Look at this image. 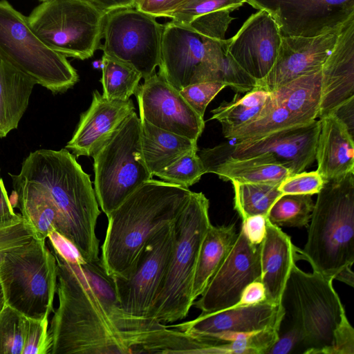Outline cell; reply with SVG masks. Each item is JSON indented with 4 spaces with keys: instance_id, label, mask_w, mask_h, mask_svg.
<instances>
[{
    "instance_id": "1",
    "label": "cell",
    "mask_w": 354,
    "mask_h": 354,
    "mask_svg": "<svg viewBox=\"0 0 354 354\" xmlns=\"http://www.w3.org/2000/svg\"><path fill=\"white\" fill-rule=\"evenodd\" d=\"M52 251L57 263L58 306L48 328L50 354H131L129 337L113 320L80 264Z\"/></svg>"
},
{
    "instance_id": "2",
    "label": "cell",
    "mask_w": 354,
    "mask_h": 354,
    "mask_svg": "<svg viewBox=\"0 0 354 354\" xmlns=\"http://www.w3.org/2000/svg\"><path fill=\"white\" fill-rule=\"evenodd\" d=\"M18 175L39 187L58 215L57 232L78 250L86 262H97L100 241L96 235L101 213L88 174L66 148L38 149L22 162Z\"/></svg>"
},
{
    "instance_id": "3",
    "label": "cell",
    "mask_w": 354,
    "mask_h": 354,
    "mask_svg": "<svg viewBox=\"0 0 354 354\" xmlns=\"http://www.w3.org/2000/svg\"><path fill=\"white\" fill-rule=\"evenodd\" d=\"M192 192L151 178L107 215L100 258L106 274L111 277L125 274L152 234L174 221Z\"/></svg>"
},
{
    "instance_id": "4",
    "label": "cell",
    "mask_w": 354,
    "mask_h": 354,
    "mask_svg": "<svg viewBox=\"0 0 354 354\" xmlns=\"http://www.w3.org/2000/svg\"><path fill=\"white\" fill-rule=\"evenodd\" d=\"M317 194L299 257L313 271L334 280L354 263V172L326 181Z\"/></svg>"
},
{
    "instance_id": "5",
    "label": "cell",
    "mask_w": 354,
    "mask_h": 354,
    "mask_svg": "<svg viewBox=\"0 0 354 354\" xmlns=\"http://www.w3.org/2000/svg\"><path fill=\"white\" fill-rule=\"evenodd\" d=\"M209 202L192 192L173 222V243L151 318L162 324L185 319L193 306L192 285L202 242L212 225Z\"/></svg>"
},
{
    "instance_id": "6",
    "label": "cell",
    "mask_w": 354,
    "mask_h": 354,
    "mask_svg": "<svg viewBox=\"0 0 354 354\" xmlns=\"http://www.w3.org/2000/svg\"><path fill=\"white\" fill-rule=\"evenodd\" d=\"M333 281L296 264L291 269L281 304L290 324L302 333L304 354H330L335 333L348 319Z\"/></svg>"
},
{
    "instance_id": "7",
    "label": "cell",
    "mask_w": 354,
    "mask_h": 354,
    "mask_svg": "<svg viewBox=\"0 0 354 354\" xmlns=\"http://www.w3.org/2000/svg\"><path fill=\"white\" fill-rule=\"evenodd\" d=\"M6 304L32 319L49 317L57 293V263L46 239L30 242L6 254L0 264Z\"/></svg>"
},
{
    "instance_id": "8",
    "label": "cell",
    "mask_w": 354,
    "mask_h": 354,
    "mask_svg": "<svg viewBox=\"0 0 354 354\" xmlns=\"http://www.w3.org/2000/svg\"><path fill=\"white\" fill-rule=\"evenodd\" d=\"M0 55L53 93H64L79 80L66 57L48 46L7 0H0Z\"/></svg>"
},
{
    "instance_id": "9",
    "label": "cell",
    "mask_w": 354,
    "mask_h": 354,
    "mask_svg": "<svg viewBox=\"0 0 354 354\" xmlns=\"http://www.w3.org/2000/svg\"><path fill=\"white\" fill-rule=\"evenodd\" d=\"M92 157L94 191L106 216L153 178L142 157L140 120L135 111Z\"/></svg>"
},
{
    "instance_id": "10",
    "label": "cell",
    "mask_w": 354,
    "mask_h": 354,
    "mask_svg": "<svg viewBox=\"0 0 354 354\" xmlns=\"http://www.w3.org/2000/svg\"><path fill=\"white\" fill-rule=\"evenodd\" d=\"M106 14L88 0H48L26 17L31 29L50 48L84 60L100 49Z\"/></svg>"
},
{
    "instance_id": "11",
    "label": "cell",
    "mask_w": 354,
    "mask_h": 354,
    "mask_svg": "<svg viewBox=\"0 0 354 354\" xmlns=\"http://www.w3.org/2000/svg\"><path fill=\"white\" fill-rule=\"evenodd\" d=\"M163 28L156 17L135 7L111 10L105 15L100 49L131 66L145 80L159 66Z\"/></svg>"
},
{
    "instance_id": "12",
    "label": "cell",
    "mask_w": 354,
    "mask_h": 354,
    "mask_svg": "<svg viewBox=\"0 0 354 354\" xmlns=\"http://www.w3.org/2000/svg\"><path fill=\"white\" fill-rule=\"evenodd\" d=\"M172 223L156 230L128 271L112 277L121 310L138 319H150L165 274L173 243Z\"/></svg>"
},
{
    "instance_id": "13",
    "label": "cell",
    "mask_w": 354,
    "mask_h": 354,
    "mask_svg": "<svg viewBox=\"0 0 354 354\" xmlns=\"http://www.w3.org/2000/svg\"><path fill=\"white\" fill-rule=\"evenodd\" d=\"M267 11L282 36L312 37L339 30L354 17V0H247Z\"/></svg>"
},
{
    "instance_id": "14",
    "label": "cell",
    "mask_w": 354,
    "mask_h": 354,
    "mask_svg": "<svg viewBox=\"0 0 354 354\" xmlns=\"http://www.w3.org/2000/svg\"><path fill=\"white\" fill-rule=\"evenodd\" d=\"M214 40L187 26L164 24L158 75L178 91L205 82Z\"/></svg>"
},
{
    "instance_id": "15",
    "label": "cell",
    "mask_w": 354,
    "mask_h": 354,
    "mask_svg": "<svg viewBox=\"0 0 354 354\" xmlns=\"http://www.w3.org/2000/svg\"><path fill=\"white\" fill-rule=\"evenodd\" d=\"M260 245L252 244L241 228L236 240L221 267L193 306L203 314L233 307L244 288L260 280Z\"/></svg>"
},
{
    "instance_id": "16",
    "label": "cell",
    "mask_w": 354,
    "mask_h": 354,
    "mask_svg": "<svg viewBox=\"0 0 354 354\" xmlns=\"http://www.w3.org/2000/svg\"><path fill=\"white\" fill-rule=\"evenodd\" d=\"M140 118L153 125L197 141L204 128L201 117L180 91L154 73L138 86L136 92Z\"/></svg>"
},
{
    "instance_id": "17",
    "label": "cell",
    "mask_w": 354,
    "mask_h": 354,
    "mask_svg": "<svg viewBox=\"0 0 354 354\" xmlns=\"http://www.w3.org/2000/svg\"><path fill=\"white\" fill-rule=\"evenodd\" d=\"M319 130V120H314L259 138L236 141L227 158L243 159L267 154L292 174L299 173L315 160Z\"/></svg>"
},
{
    "instance_id": "18",
    "label": "cell",
    "mask_w": 354,
    "mask_h": 354,
    "mask_svg": "<svg viewBox=\"0 0 354 354\" xmlns=\"http://www.w3.org/2000/svg\"><path fill=\"white\" fill-rule=\"evenodd\" d=\"M282 35L272 16L264 10L251 15L238 32L225 39L227 53L258 83L272 68Z\"/></svg>"
},
{
    "instance_id": "19",
    "label": "cell",
    "mask_w": 354,
    "mask_h": 354,
    "mask_svg": "<svg viewBox=\"0 0 354 354\" xmlns=\"http://www.w3.org/2000/svg\"><path fill=\"white\" fill-rule=\"evenodd\" d=\"M281 304L262 303L233 306L213 313H201L188 322L169 326L196 338L216 344L215 336L225 333H248L281 324L284 317Z\"/></svg>"
},
{
    "instance_id": "20",
    "label": "cell",
    "mask_w": 354,
    "mask_h": 354,
    "mask_svg": "<svg viewBox=\"0 0 354 354\" xmlns=\"http://www.w3.org/2000/svg\"><path fill=\"white\" fill-rule=\"evenodd\" d=\"M340 29L312 37L282 36L272 68L257 85L271 92L301 75L320 69Z\"/></svg>"
},
{
    "instance_id": "21",
    "label": "cell",
    "mask_w": 354,
    "mask_h": 354,
    "mask_svg": "<svg viewBox=\"0 0 354 354\" xmlns=\"http://www.w3.org/2000/svg\"><path fill=\"white\" fill-rule=\"evenodd\" d=\"M321 83L319 119L354 98V17L342 26L322 64Z\"/></svg>"
},
{
    "instance_id": "22",
    "label": "cell",
    "mask_w": 354,
    "mask_h": 354,
    "mask_svg": "<svg viewBox=\"0 0 354 354\" xmlns=\"http://www.w3.org/2000/svg\"><path fill=\"white\" fill-rule=\"evenodd\" d=\"M135 110L131 99H106L97 90L93 93L89 108L83 112L72 138L66 145L76 157L93 155L106 142Z\"/></svg>"
},
{
    "instance_id": "23",
    "label": "cell",
    "mask_w": 354,
    "mask_h": 354,
    "mask_svg": "<svg viewBox=\"0 0 354 354\" xmlns=\"http://www.w3.org/2000/svg\"><path fill=\"white\" fill-rule=\"evenodd\" d=\"M290 237L267 218L266 234L260 244L261 281L267 301L280 305L291 269L299 258Z\"/></svg>"
},
{
    "instance_id": "24",
    "label": "cell",
    "mask_w": 354,
    "mask_h": 354,
    "mask_svg": "<svg viewBox=\"0 0 354 354\" xmlns=\"http://www.w3.org/2000/svg\"><path fill=\"white\" fill-rule=\"evenodd\" d=\"M317 142V171L326 181L354 172L353 135L334 113L319 118Z\"/></svg>"
},
{
    "instance_id": "25",
    "label": "cell",
    "mask_w": 354,
    "mask_h": 354,
    "mask_svg": "<svg viewBox=\"0 0 354 354\" xmlns=\"http://www.w3.org/2000/svg\"><path fill=\"white\" fill-rule=\"evenodd\" d=\"M36 83L0 55V138L17 129Z\"/></svg>"
},
{
    "instance_id": "26",
    "label": "cell",
    "mask_w": 354,
    "mask_h": 354,
    "mask_svg": "<svg viewBox=\"0 0 354 354\" xmlns=\"http://www.w3.org/2000/svg\"><path fill=\"white\" fill-rule=\"evenodd\" d=\"M140 120L142 157L153 176L187 151L198 149L197 141L160 129L145 119Z\"/></svg>"
},
{
    "instance_id": "27",
    "label": "cell",
    "mask_w": 354,
    "mask_h": 354,
    "mask_svg": "<svg viewBox=\"0 0 354 354\" xmlns=\"http://www.w3.org/2000/svg\"><path fill=\"white\" fill-rule=\"evenodd\" d=\"M237 236L234 224L209 226L201 244L194 273L192 292L194 301L203 294L224 262Z\"/></svg>"
},
{
    "instance_id": "28",
    "label": "cell",
    "mask_w": 354,
    "mask_h": 354,
    "mask_svg": "<svg viewBox=\"0 0 354 354\" xmlns=\"http://www.w3.org/2000/svg\"><path fill=\"white\" fill-rule=\"evenodd\" d=\"M207 173H214L224 181L242 183H281L292 174L288 167L270 162L263 156L248 158L225 159L204 165Z\"/></svg>"
},
{
    "instance_id": "29",
    "label": "cell",
    "mask_w": 354,
    "mask_h": 354,
    "mask_svg": "<svg viewBox=\"0 0 354 354\" xmlns=\"http://www.w3.org/2000/svg\"><path fill=\"white\" fill-rule=\"evenodd\" d=\"M321 68L301 75L271 91L278 105L304 123L318 118L321 102Z\"/></svg>"
},
{
    "instance_id": "30",
    "label": "cell",
    "mask_w": 354,
    "mask_h": 354,
    "mask_svg": "<svg viewBox=\"0 0 354 354\" xmlns=\"http://www.w3.org/2000/svg\"><path fill=\"white\" fill-rule=\"evenodd\" d=\"M276 106L272 93L257 85L242 97L236 94L230 102H223L211 112L209 120H216L222 129L252 121L271 111Z\"/></svg>"
},
{
    "instance_id": "31",
    "label": "cell",
    "mask_w": 354,
    "mask_h": 354,
    "mask_svg": "<svg viewBox=\"0 0 354 354\" xmlns=\"http://www.w3.org/2000/svg\"><path fill=\"white\" fill-rule=\"evenodd\" d=\"M184 332L161 324L147 333L134 353L209 354L214 345Z\"/></svg>"
},
{
    "instance_id": "32",
    "label": "cell",
    "mask_w": 354,
    "mask_h": 354,
    "mask_svg": "<svg viewBox=\"0 0 354 354\" xmlns=\"http://www.w3.org/2000/svg\"><path fill=\"white\" fill-rule=\"evenodd\" d=\"M225 41H215L206 74V82L217 81L237 93L251 91L258 82L243 70L227 53Z\"/></svg>"
},
{
    "instance_id": "33",
    "label": "cell",
    "mask_w": 354,
    "mask_h": 354,
    "mask_svg": "<svg viewBox=\"0 0 354 354\" xmlns=\"http://www.w3.org/2000/svg\"><path fill=\"white\" fill-rule=\"evenodd\" d=\"M100 82L102 95L110 101H127L136 94L141 74L131 66L103 55Z\"/></svg>"
},
{
    "instance_id": "34",
    "label": "cell",
    "mask_w": 354,
    "mask_h": 354,
    "mask_svg": "<svg viewBox=\"0 0 354 354\" xmlns=\"http://www.w3.org/2000/svg\"><path fill=\"white\" fill-rule=\"evenodd\" d=\"M304 124L306 123L292 115L286 107L276 104L275 107L267 114L239 126L223 129L222 131L225 138L241 141L259 138Z\"/></svg>"
},
{
    "instance_id": "35",
    "label": "cell",
    "mask_w": 354,
    "mask_h": 354,
    "mask_svg": "<svg viewBox=\"0 0 354 354\" xmlns=\"http://www.w3.org/2000/svg\"><path fill=\"white\" fill-rule=\"evenodd\" d=\"M234 192V209L242 220L267 214L274 203L282 195L279 183H242L232 182Z\"/></svg>"
},
{
    "instance_id": "36",
    "label": "cell",
    "mask_w": 354,
    "mask_h": 354,
    "mask_svg": "<svg viewBox=\"0 0 354 354\" xmlns=\"http://www.w3.org/2000/svg\"><path fill=\"white\" fill-rule=\"evenodd\" d=\"M314 203L309 194L281 195L272 205L267 218L278 227H306L310 221Z\"/></svg>"
},
{
    "instance_id": "37",
    "label": "cell",
    "mask_w": 354,
    "mask_h": 354,
    "mask_svg": "<svg viewBox=\"0 0 354 354\" xmlns=\"http://www.w3.org/2000/svg\"><path fill=\"white\" fill-rule=\"evenodd\" d=\"M32 318L6 304L0 312V354H23Z\"/></svg>"
},
{
    "instance_id": "38",
    "label": "cell",
    "mask_w": 354,
    "mask_h": 354,
    "mask_svg": "<svg viewBox=\"0 0 354 354\" xmlns=\"http://www.w3.org/2000/svg\"><path fill=\"white\" fill-rule=\"evenodd\" d=\"M197 152L198 149L187 151L155 176L164 182L189 188L198 183L202 176L206 174L202 160Z\"/></svg>"
},
{
    "instance_id": "39",
    "label": "cell",
    "mask_w": 354,
    "mask_h": 354,
    "mask_svg": "<svg viewBox=\"0 0 354 354\" xmlns=\"http://www.w3.org/2000/svg\"><path fill=\"white\" fill-rule=\"evenodd\" d=\"M247 0H187L166 18L171 21L187 26L195 18L221 9L234 10L241 7Z\"/></svg>"
},
{
    "instance_id": "40",
    "label": "cell",
    "mask_w": 354,
    "mask_h": 354,
    "mask_svg": "<svg viewBox=\"0 0 354 354\" xmlns=\"http://www.w3.org/2000/svg\"><path fill=\"white\" fill-rule=\"evenodd\" d=\"M233 10L221 9L201 15L188 25L198 33L216 41L225 39L226 31L234 20L230 14Z\"/></svg>"
},
{
    "instance_id": "41",
    "label": "cell",
    "mask_w": 354,
    "mask_h": 354,
    "mask_svg": "<svg viewBox=\"0 0 354 354\" xmlns=\"http://www.w3.org/2000/svg\"><path fill=\"white\" fill-rule=\"evenodd\" d=\"M226 86L221 82H203L189 85L179 91L189 106L204 118L207 105Z\"/></svg>"
},
{
    "instance_id": "42",
    "label": "cell",
    "mask_w": 354,
    "mask_h": 354,
    "mask_svg": "<svg viewBox=\"0 0 354 354\" xmlns=\"http://www.w3.org/2000/svg\"><path fill=\"white\" fill-rule=\"evenodd\" d=\"M326 181L315 171H301L291 174L279 184L278 189L284 194H317L323 187Z\"/></svg>"
},
{
    "instance_id": "43",
    "label": "cell",
    "mask_w": 354,
    "mask_h": 354,
    "mask_svg": "<svg viewBox=\"0 0 354 354\" xmlns=\"http://www.w3.org/2000/svg\"><path fill=\"white\" fill-rule=\"evenodd\" d=\"M35 233L24 218L0 227V264L8 252L30 242ZM37 238V237H36Z\"/></svg>"
},
{
    "instance_id": "44",
    "label": "cell",
    "mask_w": 354,
    "mask_h": 354,
    "mask_svg": "<svg viewBox=\"0 0 354 354\" xmlns=\"http://www.w3.org/2000/svg\"><path fill=\"white\" fill-rule=\"evenodd\" d=\"M294 352L304 353V337L297 327L289 324L284 330L279 329L277 341L266 354H288Z\"/></svg>"
},
{
    "instance_id": "45",
    "label": "cell",
    "mask_w": 354,
    "mask_h": 354,
    "mask_svg": "<svg viewBox=\"0 0 354 354\" xmlns=\"http://www.w3.org/2000/svg\"><path fill=\"white\" fill-rule=\"evenodd\" d=\"M187 0H138L135 8L155 17H166Z\"/></svg>"
},
{
    "instance_id": "46",
    "label": "cell",
    "mask_w": 354,
    "mask_h": 354,
    "mask_svg": "<svg viewBox=\"0 0 354 354\" xmlns=\"http://www.w3.org/2000/svg\"><path fill=\"white\" fill-rule=\"evenodd\" d=\"M47 238L50 242L52 250L66 261L79 264L85 262L76 247L57 231L50 232Z\"/></svg>"
},
{
    "instance_id": "47",
    "label": "cell",
    "mask_w": 354,
    "mask_h": 354,
    "mask_svg": "<svg viewBox=\"0 0 354 354\" xmlns=\"http://www.w3.org/2000/svg\"><path fill=\"white\" fill-rule=\"evenodd\" d=\"M267 217L262 214L250 216L242 220L241 229L249 241L259 245L266 234Z\"/></svg>"
},
{
    "instance_id": "48",
    "label": "cell",
    "mask_w": 354,
    "mask_h": 354,
    "mask_svg": "<svg viewBox=\"0 0 354 354\" xmlns=\"http://www.w3.org/2000/svg\"><path fill=\"white\" fill-rule=\"evenodd\" d=\"M330 354H354V330L348 319L335 333Z\"/></svg>"
},
{
    "instance_id": "49",
    "label": "cell",
    "mask_w": 354,
    "mask_h": 354,
    "mask_svg": "<svg viewBox=\"0 0 354 354\" xmlns=\"http://www.w3.org/2000/svg\"><path fill=\"white\" fill-rule=\"evenodd\" d=\"M266 300V292L263 283L261 280H255L244 288L239 301L234 306L254 305Z\"/></svg>"
},
{
    "instance_id": "50",
    "label": "cell",
    "mask_w": 354,
    "mask_h": 354,
    "mask_svg": "<svg viewBox=\"0 0 354 354\" xmlns=\"http://www.w3.org/2000/svg\"><path fill=\"white\" fill-rule=\"evenodd\" d=\"M20 213H15L9 200L6 187L0 176V227L22 219Z\"/></svg>"
},
{
    "instance_id": "51",
    "label": "cell",
    "mask_w": 354,
    "mask_h": 354,
    "mask_svg": "<svg viewBox=\"0 0 354 354\" xmlns=\"http://www.w3.org/2000/svg\"><path fill=\"white\" fill-rule=\"evenodd\" d=\"M333 113L346 125L349 131L353 135L354 98L342 105Z\"/></svg>"
},
{
    "instance_id": "52",
    "label": "cell",
    "mask_w": 354,
    "mask_h": 354,
    "mask_svg": "<svg viewBox=\"0 0 354 354\" xmlns=\"http://www.w3.org/2000/svg\"><path fill=\"white\" fill-rule=\"evenodd\" d=\"M107 12L111 10L135 7L138 0H88Z\"/></svg>"
},
{
    "instance_id": "53",
    "label": "cell",
    "mask_w": 354,
    "mask_h": 354,
    "mask_svg": "<svg viewBox=\"0 0 354 354\" xmlns=\"http://www.w3.org/2000/svg\"><path fill=\"white\" fill-rule=\"evenodd\" d=\"M352 266H346L338 272L334 279L340 281L346 284L353 287L354 286V274L351 269Z\"/></svg>"
},
{
    "instance_id": "54",
    "label": "cell",
    "mask_w": 354,
    "mask_h": 354,
    "mask_svg": "<svg viewBox=\"0 0 354 354\" xmlns=\"http://www.w3.org/2000/svg\"><path fill=\"white\" fill-rule=\"evenodd\" d=\"M6 306L5 299L3 296V289L2 286L0 282V312L3 308V307Z\"/></svg>"
},
{
    "instance_id": "55",
    "label": "cell",
    "mask_w": 354,
    "mask_h": 354,
    "mask_svg": "<svg viewBox=\"0 0 354 354\" xmlns=\"http://www.w3.org/2000/svg\"><path fill=\"white\" fill-rule=\"evenodd\" d=\"M39 1H40L41 2H44V1H48V0H39Z\"/></svg>"
}]
</instances>
